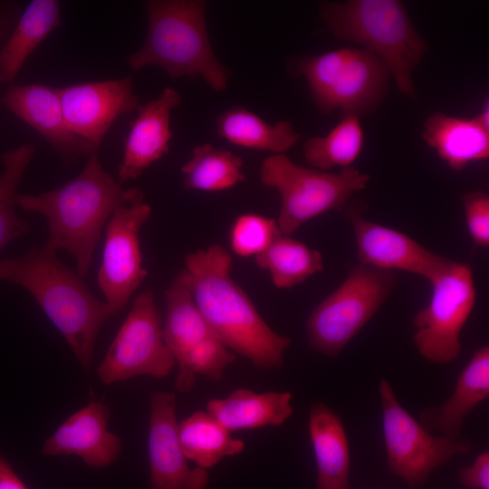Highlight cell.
Segmentation results:
<instances>
[{"mask_svg":"<svg viewBox=\"0 0 489 489\" xmlns=\"http://www.w3.org/2000/svg\"><path fill=\"white\" fill-rule=\"evenodd\" d=\"M233 258L219 244L187 254L181 270L215 336L256 368H280L291 338L273 331L231 276Z\"/></svg>","mask_w":489,"mask_h":489,"instance_id":"1","label":"cell"},{"mask_svg":"<svg viewBox=\"0 0 489 489\" xmlns=\"http://www.w3.org/2000/svg\"><path fill=\"white\" fill-rule=\"evenodd\" d=\"M141 200L143 191L123 187L104 170L95 152L88 157L81 173L62 187L37 195L17 194L15 203L24 211L45 217L49 237L43 246L72 254L76 273L83 279L114 210Z\"/></svg>","mask_w":489,"mask_h":489,"instance_id":"2","label":"cell"},{"mask_svg":"<svg viewBox=\"0 0 489 489\" xmlns=\"http://www.w3.org/2000/svg\"><path fill=\"white\" fill-rule=\"evenodd\" d=\"M82 280L43 245L0 260V282L20 285L31 293L88 372L99 332L116 314Z\"/></svg>","mask_w":489,"mask_h":489,"instance_id":"3","label":"cell"},{"mask_svg":"<svg viewBox=\"0 0 489 489\" xmlns=\"http://www.w3.org/2000/svg\"><path fill=\"white\" fill-rule=\"evenodd\" d=\"M203 0H151L146 3L148 30L142 46L127 58L139 71L162 68L171 79L202 78L215 91L226 89L229 70L213 52Z\"/></svg>","mask_w":489,"mask_h":489,"instance_id":"4","label":"cell"},{"mask_svg":"<svg viewBox=\"0 0 489 489\" xmlns=\"http://www.w3.org/2000/svg\"><path fill=\"white\" fill-rule=\"evenodd\" d=\"M319 18L331 34L377 55L388 68L398 91L417 97L413 72L428 50L401 1L321 2Z\"/></svg>","mask_w":489,"mask_h":489,"instance_id":"5","label":"cell"},{"mask_svg":"<svg viewBox=\"0 0 489 489\" xmlns=\"http://www.w3.org/2000/svg\"><path fill=\"white\" fill-rule=\"evenodd\" d=\"M292 68L306 80L321 113L340 110L359 118L377 110L388 91L391 76L377 55L352 46L298 58Z\"/></svg>","mask_w":489,"mask_h":489,"instance_id":"6","label":"cell"},{"mask_svg":"<svg viewBox=\"0 0 489 489\" xmlns=\"http://www.w3.org/2000/svg\"><path fill=\"white\" fill-rule=\"evenodd\" d=\"M259 178L278 191L281 209L276 221L282 234L288 236L309 220L341 209L370 179L354 167L331 173L298 165L285 154L265 158Z\"/></svg>","mask_w":489,"mask_h":489,"instance_id":"7","label":"cell"},{"mask_svg":"<svg viewBox=\"0 0 489 489\" xmlns=\"http://www.w3.org/2000/svg\"><path fill=\"white\" fill-rule=\"evenodd\" d=\"M396 284L394 272L353 266L341 284L311 312L306 321L310 347L337 357L379 311Z\"/></svg>","mask_w":489,"mask_h":489,"instance_id":"8","label":"cell"},{"mask_svg":"<svg viewBox=\"0 0 489 489\" xmlns=\"http://www.w3.org/2000/svg\"><path fill=\"white\" fill-rule=\"evenodd\" d=\"M379 394L388 470L411 489L422 486L435 469L454 456L472 450L467 439L431 435L402 407L386 379L379 382Z\"/></svg>","mask_w":489,"mask_h":489,"instance_id":"9","label":"cell"},{"mask_svg":"<svg viewBox=\"0 0 489 489\" xmlns=\"http://www.w3.org/2000/svg\"><path fill=\"white\" fill-rule=\"evenodd\" d=\"M430 284L429 302L412 320L413 340L427 360L447 364L461 354L460 333L476 302L473 271L452 260Z\"/></svg>","mask_w":489,"mask_h":489,"instance_id":"10","label":"cell"},{"mask_svg":"<svg viewBox=\"0 0 489 489\" xmlns=\"http://www.w3.org/2000/svg\"><path fill=\"white\" fill-rule=\"evenodd\" d=\"M176 365L167 346L154 292L148 288L134 299L132 307L97 368L104 385L137 376L167 377Z\"/></svg>","mask_w":489,"mask_h":489,"instance_id":"11","label":"cell"},{"mask_svg":"<svg viewBox=\"0 0 489 489\" xmlns=\"http://www.w3.org/2000/svg\"><path fill=\"white\" fill-rule=\"evenodd\" d=\"M151 216L144 200L118 206L106 225L98 284L115 314L128 304L133 292L145 281L139 232Z\"/></svg>","mask_w":489,"mask_h":489,"instance_id":"12","label":"cell"},{"mask_svg":"<svg viewBox=\"0 0 489 489\" xmlns=\"http://www.w3.org/2000/svg\"><path fill=\"white\" fill-rule=\"evenodd\" d=\"M365 207L362 201H353L346 212L355 235L359 264L390 272H408L430 283L452 261L399 231L366 219Z\"/></svg>","mask_w":489,"mask_h":489,"instance_id":"13","label":"cell"},{"mask_svg":"<svg viewBox=\"0 0 489 489\" xmlns=\"http://www.w3.org/2000/svg\"><path fill=\"white\" fill-rule=\"evenodd\" d=\"M58 93L71 131L97 151L117 119L139 107L130 76L75 83Z\"/></svg>","mask_w":489,"mask_h":489,"instance_id":"14","label":"cell"},{"mask_svg":"<svg viewBox=\"0 0 489 489\" xmlns=\"http://www.w3.org/2000/svg\"><path fill=\"white\" fill-rule=\"evenodd\" d=\"M176 394L156 391L150 397L148 452L150 489H207L209 475L190 468L177 438Z\"/></svg>","mask_w":489,"mask_h":489,"instance_id":"15","label":"cell"},{"mask_svg":"<svg viewBox=\"0 0 489 489\" xmlns=\"http://www.w3.org/2000/svg\"><path fill=\"white\" fill-rule=\"evenodd\" d=\"M110 408L92 391L87 405L71 415L43 443L41 453L49 456L75 455L88 466L103 468L120 455V438L108 429Z\"/></svg>","mask_w":489,"mask_h":489,"instance_id":"16","label":"cell"},{"mask_svg":"<svg viewBox=\"0 0 489 489\" xmlns=\"http://www.w3.org/2000/svg\"><path fill=\"white\" fill-rule=\"evenodd\" d=\"M2 101L8 110L44 138L63 163L72 164L98 152L69 129L58 88L43 83L11 85Z\"/></svg>","mask_w":489,"mask_h":489,"instance_id":"17","label":"cell"},{"mask_svg":"<svg viewBox=\"0 0 489 489\" xmlns=\"http://www.w3.org/2000/svg\"><path fill=\"white\" fill-rule=\"evenodd\" d=\"M181 101L177 90L166 87L157 98L139 105L124 141L123 157L118 170L120 184L137 179L168 152L172 138L171 113Z\"/></svg>","mask_w":489,"mask_h":489,"instance_id":"18","label":"cell"},{"mask_svg":"<svg viewBox=\"0 0 489 489\" xmlns=\"http://www.w3.org/2000/svg\"><path fill=\"white\" fill-rule=\"evenodd\" d=\"M422 139L454 171L489 158V129L475 116L461 118L436 111L426 119Z\"/></svg>","mask_w":489,"mask_h":489,"instance_id":"19","label":"cell"},{"mask_svg":"<svg viewBox=\"0 0 489 489\" xmlns=\"http://www.w3.org/2000/svg\"><path fill=\"white\" fill-rule=\"evenodd\" d=\"M309 433L317 467V489H350V454L340 417L315 402L309 414Z\"/></svg>","mask_w":489,"mask_h":489,"instance_id":"20","label":"cell"},{"mask_svg":"<svg viewBox=\"0 0 489 489\" xmlns=\"http://www.w3.org/2000/svg\"><path fill=\"white\" fill-rule=\"evenodd\" d=\"M489 397V347L479 348L459 374L452 395L442 405L421 413L426 428L458 439L465 417Z\"/></svg>","mask_w":489,"mask_h":489,"instance_id":"21","label":"cell"},{"mask_svg":"<svg viewBox=\"0 0 489 489\" xmlns=\"http://www.w3.org/2000/svg\"><path fill=\"white\" fill-rule=\"evenodd\" d=\"M292 399L287 391L239 388L224 398L210 399L206 411L230 432L277 427L293 414Z\"/></svg>","mask_w":489,"mask_h":489,"instance_id":"22","label":"cell"},{"mask_svg":"<svg viewBox=\"0 0 489 489\" xmlns=\"http://www.w3.org/2000/svg\"><path fill=\"white\" fill-rule=\"evenodd\" d=\"M61 24L59 1H31L0 51V84L13 83L27 58Z\"/></svg>","mask_w":489,"mask_h":489,"instance_id":"23","label":"cell"},{"mask_svg":"<svg viewBox=\"0 0 489 489\" xmlns=\"http://www.w3.org/2000/svg\"><path fill=\"white\" fill-rule=\"evenodd\" d=\"M216 130L221 139L235 146L274 154H283L301 138L292 122L282 120L270 124L239 106H234L217 117Z\"/></svg>","mask_w":489,"mask_h":489,"instance_id":"24","label":"cell"},{"mask_svg":"<svg viewBox=\"0 0 489 489\" xmlns=\"http://www.w3.org/2000/svg\"><path fill=\"white\" fill-rule=\"evenodd\" d=\"M165 300L163 337L177 362L192 346L216 336L201 314L182 271L167 288Z\"/></svg>","mask_w":489,"mask_h":489,"instance_id":"25","label":"cell"},{"mask_svg":"<svg viewBox=\"0 0 489 489\" xmlns=\"http://www.w3.org/2000/svg\"><path fill=\"white\" fill-rule=\"evenodd\" d=\"M177 438L187 460L197 466L209 469L227 456L242 453L245 443L207 411L197 410L177 423Z\"/></svg>","mask_w":489,"mask_h":489,"instance_id":"26","label":"cell"},{"mask_svg":"<svg viewBox=\"0 0 489 489\" xmlns=\"http://www.w3.org/2000/svg\"><path fill=\"white\" fill-rule=\"evenodd\" d=\"M255 263L269 272L273 283L281 289L292 288L324 268L320 251L283 234L255 256Z\"/></svg>","mask_w":489,"mask_h":489,"instance_id":"27","label":"cell"},{"mask_svg":"<svg viewBox=\"0 0 489 489\" xmlns=\"http://www.w3.org/2000/svg\"><path fill=\"white\" fill-rule=\"evenodd\" d=\"M241 157L222 150L209 143L193 148L191 158L180 171L186 190L218 192L229 189L245 180Z\"/></svg>","mask_w":489,"mask_h":489,"instance_id":"28","label":"cell"},{"mask_svg":"<svg viewBox=\"0 0 489 489\" xmlns=\"http://www.w3.org/2000/svg\"><path fill=\"white\" fill-rule=\"evenodd\" d=\"M364 147V131L360 118L342 115L338 124L325 136L313 137L303 144V158L313 168L329 171L353 167Z\"/></svg>","mask_w":489,"mask_h":489,"instance_id":"29","label":"cell"},{"mask_svg":"<svg viewBox=\"0 0 489 489\" xmlns=\"http://www.w3.org/2000/svg\"><path fill=\"white\" fill-rule=\"evenodd\" d=\"M35 154V147L24 143L2 156L4 171L0 174V251L11 241L26 235L29 225L15 212L18 186Z\"/></svg>","mask_w":489,"mask_h":489,"instance_id":"30","label":"cell"},{"mask_svg":"<svg viewBox=\"0 0 489 489\" xmlns=\"http://www.w3.org/2000/svg\"><path fill=\"white\" fill-rule=\"evenodd\" d=\"M235 360V354L216 337H209L192 346L176 364L178 374L176 388L179 392H189L197 375L221 380L225 368Z\"/></svg>","mask_w":489,"mask_h":489,"instance_id":"31","label":"cell"},{"mask_svg":"<svg viewBox=\"0 0 489 489\" xmlns=\"http://www.w3.org/2000/svg\"><path fill=\"white\" fill-rule=\"evenodd\" d=\"M280 235L282 232L275 219L254 213L243 214L231 226L230 247L239 256H256Z\"/></svg>","mask_w":489,"mask_h":489,"instance_id":"32","label":"cell"},{"mask_svg":"<svg viewBox=\"0 0 489 489\" xmlns=\"http://www.w3.org/2000/svg\"><path fill=\"white\" fill-rule=\"evenodd\" d=\"M465 218L469 235L475 245H489V195L478 189L463 194Z\"/></svg>","mask_w":489,"mask_h":489,"instance_id":"33","label":"cell"},{"mask_svg":"<svg viewBox=\"0 0 489 489\" xmlns=\"http://www.w3.org/2000/svg\"><path fill=\"white\" fill-rule=\"evenodd\" d=\"M461 484L472 489H489V453L484 451L472 465L458 470Z\"/></svg>","mask_w":489,"mask_h":489,"instance_id":"34","label":"cell"},{"mask_svg":"<svg viewBox=\"0 0 489 489\" xmlns=\"http://www.w3.org/2000/svg\"><path fill=\"white\" fill-rule=\"evenodd\" d=\"M0 489H28L9 462L1 454Z\"/></svg>","mask_w":489,"mask_h":489,"instance_id":"35","label":"cell"},{"mask_svg":"<svg viewBox=\"0 0 489 489\" xmlns=\"http://www.w3.org/2000/svg\"><path fill=\"white\" fill-rule=\"evenodd\" d=\"M475 117L484 127L489 129V104L487 99L484 101L482 110L475 115Z\"/></svg>","mask_w":489,"mask_h":489,"instance_id":"36","label":"cell"},{"mask_svg":"<svg viewBox=\"0 0 489 489\" xmlns=\"http://www.w3.org/2000/svg\"><path fill=\"white\" fill-rule=\"evenodd\" d=\"M14 23V17H11L9 19H6L0 23V43L6 35V33L9 29H11V26Z\"/></svg>","mask_w":489,"mask_h":489,"instance_id":"37","label":"cell"},{"mask_svg":"<svg viewBox=\"0 0 489 489\" xmlns=\"http://www.w3.org/2000/svg\"><path fill=\"white\" fill-rule=\"evenodd\" d=\"M12 11L11 12H7V11H4L2 9H0V23L12 17Z\"/></svg>","mask_w":489,"mask_h":489,"instance_id":"38","label":"cell"}]
</instances>
